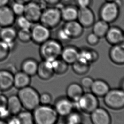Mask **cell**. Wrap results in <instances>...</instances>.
<instances>
[{"label":"cell","instance_id":"cell-22","mask_svg":"<svg viewBox=\"0 0 124 124\" xmlns=\"http://www.w3.org/2000/svg\"><path fill=\"white\" fill-rule=\"evenodd\" d=\"M90 89L97 97H103L110 89L107 83L101 79L94 80Z\"/></svg>","mask_w":124,"mask_h":124},{"label":"cell","instance_id":"cell-6","mask_svg":"<svg viewBox=\"0 0 124 124\" xmlns=\"http://www.w3.org/2000/svg\"><path fill=\"white\" fill-rule=\"evenodd\" d=\"M120 12V6L116 1H106L99 10L100 19L110 23L117 19Z\"/></svg>","mask_w":124,"mask_h":124},{"label":"cell","instance_id":"cell-27","mask_svg":"<svg viewBox=\"0 0 124 124\" xmlns=\"http://www.w3.org/2000/svg\"><path fill=\"white\" fill-rule=\"evenodd\" d=\"M98 58V55L95 50L83 49L79 50V57L78 60L90 64L97 60Z\"/></svg>","mask_w":124,"mask_h":124},{"label":"cell","instance_id":"cell-38","mask_svg":"<svg viewBox=\"0 0 124 124\" xmlns=\"http://www.w3.org/2000/svg\"><path fill=\"white\" fill-rule=\"evenodd\" d=\"M52 101V97L47 92L39 94V102L41 105H49Z\"/></svg>","mask_w":124,"mask_h":124},{"label":"cell","instance_id":"cell-16","mask_svg":"<svg viewBox=\"0 0 124 124\" xmlns=\"http://www.w3.org/2000/svg\"><path fill=\"white\" fill-rule=\"evenodd\" d=\"M13 76L7 69L0 70V92H7L13 87Z\"/></svg>","mask_w":124,"mask_h":124},{"label":"cell","instance_id":"cell-21","mask_svg":"<svg viewBox=\"0 0 124 124\" xmlns=\"http://www.w3.org/2000/svg\"><path fill=\"white\" fill-rule=\"evenodd\" d=\"M31 77L22 71H17L14 74L13 87L18 90L30 85Z\"/></svg>","mask_w":124,"mask_h":124},{"label":"cell","instance_id":"cell-30","mask_svg":"<svg viewBox=\"0 0 124 124\" xmlns=\"http://www.w3.org/2000/svg\"><path fill=\"white\" fill-rule=\"evenodd\" d=\"M20 124H34V117L32 111L25 109L17 115Z\"/></svg>","mask_w":124,"mask_h":124},{"label":"cell","instance_id":"cell-31","mask_svg":"<svg viewBox=\"0 0 124 124\" xmlns=\"http://www.w3.org/2000/svg\"><path fill=\"white\" fill-rule=\"evenodd\" d=\"M73 70L76 74L83 75L86 73L90 68V64L78 60L72 64Z\"/></svg>","mask_w":124,"mask_h":124},{"label":"cell","instance_id":"cell-3","mask_svg":"<svg viewBox=\"0 0 124 124\" xmlns=\"http://www.w3.org/2000/svg\"><path fill=\"white\" fill-rule=\"evenodd\" d=\"M63 48L60 42L50 38L40 44L39 51L43 60L52 62L60 56Z\"/></svg>","mask_w":124,"mask_h":124},{"label":"cell","instance_id":"cell-28","mask_svg":"<svg viewBox=\"0 0 124 124\" xmlns=\"http://www.w3.org/2000/svg\"><path fill=\"white\" fill-rule=\"evenodd\" d=\"M92 26V32L100 38L105 37L110 27L109 23L101 19L95 21Z\"/></svg>","mask_w":124,"mask_h":124},{"label":"cell","instance_id":"cell-35","mask_svg":"<svg viewBox=\"0 0 124 124\" xmlns=\"http://www.w3.org/2000/svg\"><path fill=\"white\" fill-rule=\"evenodd\" d=\"M16 23L20 29H31L32 28V23L24 15L19 16Z\"/></svg>","mask_w":124,"mask_h":124},{"label":"cell","instance_id":"cell-41","mask_svg":"<svg viewBox=\"0 0 124 124\" xmlns=\"http://www.w3.org/2000/svg\"><path fill=\"white\" fill-rule=\"evenodd\" d=\"M92 2V0H76L77 5L79 8L89 7Z\"/></svg>","mask_w":124,"mask_h":124},{"label":"cell","instance_id":"cell-20","mask_svg":"<svg viewBox=\"0 0 124 124\" xmlns=\"http://www.w3.org/2000/svg\"><path fill=\"white\" fill-rule=\"evenodd\" d=\"M109 56L114 64L119 65L124 63V45L123 42L119 44L113 45L109 52Z\"/></svg>","mask_w":124,"mask_h":124},{"label":"cell","instance_id":"cell-8","mask_svg":"<svg viewBox=\"0 0 124 124\" xmlns=\"http://www.w3.org/2000/svg\"><path fill=\"white\" fill-rule=\"evenodd\" d=\"M31 30V40L35 43L40 45L50 38V29L41 23L37 24Z\"/></svg>","mask_w":124,"mask_h":124},{"label":"cell","instance_id":"cell-15","mask_svg":"<svg viewBox=\"0 0 124 124\" xmlns=\"http://www.w3.org/2000/svg\"><path fill=\"white\" fill-rule=\"evenodd\" d=\"M15 14L7 5L0 7V26H12L15 21Z\"/></svg>","mask_w":124,"mask_h":124},{"label":"cell","instance_id":"cell-44","mask_svg":"<svg viewBox=\"0 0 124 124\" xmlns=\"http://www.w3.org/2000/svg\"><path fill=\"white\" fill-rule=\"evenodd\" d=\"M9 0H0V7L7 5Z\"/></svg>","mask_w":124,"mask_h":124},{"label":"cell","instance_id":"cell-26","mask_svg":"<svg viewBox=\"0 0 124 124\" xmlns=\"http://www.w3.org/2000/svg\"><path fill=\"white\" fill-rule=\"evenodd\" d=\"M78 8L74 6H64L61 9L62 19L65 22L77 20Z\"/></svg>","mask_w":124,"mask_h":124},{"label":"cell","instance_id":"cell-39","mask_svg":"<svg viewBox=\"0 0 124 124\" xmlns=\"http://www.w3.org/2000/svg\"><path fill=\"white\" fill-rule=\"evenodd\" d=\"M99 38L97 35L93 32L87 35L86 41L88 43L92 45H97L99 41Z\"/></svg>","mask_w":124,"mask_h":124},{"label":"cell","instance_id":"cell-43","mask_svg":"<svg viewBox=\"0 0 124 124\" xmlns=\"http://www.w3.org/2000/svg\"><path fill=\"white\" fill-rule=\"evenodd\" d=\"M46 4L51 5H56L60 3L61 0H43Z\"/></svg>","mask_w":124,"mask_h":124},{"label":"cell","instance_id":"cell-36","mask_svg":"<svg viewBox=\"0 0 124 124\" xmlns=\"http://www.w3.org/2000/svg\"><path fill=\"white\" fill-rule=\"evenodd\" d=\"M57 36V40L62 43H66L70 40L71 38L68 35L67 33L66 32L64 29L62 27V28L59 29L58 31L56 34Z\"/></svg>","mask_w":124,"mask_h":124},{"label":"cell","instance_id":"cell-19","mask_svg":"<svg viewBox=\"0 0 124 124\" xmlns=\"http://www.w3.org/2000/svg\"><path fill=\"white\" fill-rule=\"evenodd\" d=\"M79 50L73 46H67L63 48L61 54V59L68 64H72L78 60Z\"/></svg>","mask_w":124,"mask_h":124},{"label":"cell","instance_id":"cell-47","mask_svg":"<svg viewBox=\"0 0 124 124\" xmlns=\"http://www.w3.org/2000/svg\"><path fill=\"white\" fill-rule=\"evenodd\" d=\"M106 1H115L116 0H105Z\"/></svg>","mask_w":124,"mask_h":124},{"label":"cell","instance_id":"cell-29","mask_svg":"<svg viewBox=\"0 0 124 124\" xmlns=\"http://www.w3.org/2000/svg\"><path fill=\"white\" fill-rule=\"evenodd\" d=\"M52 66L54 73L61 75L65 73L68 68V64L62 59H56L52 62Z\"/></svg>","mask_w":124,"mask_h":124},{"label":"cell","instance_id":"cell-12","mask_svg":"<svg viewBox=\"0 0 124 124\" xmlns=\"http://www.w3.org/2000/svg\"><path fill=\"white\" fill-rule=\"evenodd\" d=\"M17 32L12 26L2 27L0 30V40L8 44L12 51L15 47Z\"/></svg>","mask_w":124,"mask_h":124},{"label":"cell","instance_id":"cell-11","mask_svg":"<svg viewBox=\"0 0 124 124\" xmlns=\"http://www.w3.org/2000/svg\"><path fill=\"white\" fill-rule=\"evenodd\" d=\"M54 108L59 116L65 117L74 110V103L67 97H60L55 101Z\"/></svg>","mask_w":124,"mask_h":124},{"label":"cell","instance_id":"cell-9","mask_svg":"<svg viewBox=\"0 0 124 124\" xmlns=\"http://www.w3.org/2000/svg\"><path fill=\"white\" fill-rule=\"evenodd\" d=\"M42 11L39 3L30 1L25 4L23 15L32 23H37L39 21Z\"/></svg>","mask_w":124,"mask_h":124},{"label":"cell","instance_id":"cell-46","mask_svg":"<svg viewBox=\"0 0 124 124\" xmlns=\"http://www.w3.org/2000/svg\"><path fill=\"white\" fill-rule=\"evenodd\" d=\"M71 0H61V1H62L64 2H69Z\"/></svg>","mask_w":124,"mask_h":124},{"label":"cell","instance_id":"cell-23","mask_svg":"<svg viewBox=\"0 0 124 124\" xmlns=\"http://www.w3.org/2000/svg\"><path fill=\"white\" fill-rule=\"evenodd\" d=\"M7 108L11 115H17L23 108L18 96L11 95L7 97Z\"/></svg>","mask_w":124,"mask_h":124},{"label":"cell","instance_id":"cell-33","mask_svg":"<svg viewBox=\"0 0 124 124\" xmlns=\"http://www.w3.org/2000/svg\"><path fill=\"white\" fill-rule=\"evenodd\" d=\"M17 38L23 43H28L31 40V29H20L17 32Z\"/></svg>","mask_w":124,"mask_h":124},{"label":"cell","instance_id":"cell-34","mask_svg":"<svg viewBox=\"0 0 124 124\" xmlns=\"http://www.w3.org/2000/svg\"><path fill=\"white\" fill-rule=\"evenodd\" d=\"M12 51L8 44L0 40V62L6 60Z\"/></svg>","mask_w":124,"mask_h":124},{"label":"cell","instance_id":"cell-45","mask_svg":"<svg viewBox=\"0 0 124 124\" xmlns=\"http://www.w3.org/2000/svg\"><path fill=\"white\" fill-rule=\"evenodd\" d=\"M15 2L20 3H23L25 4L26 3L30 1L31 0H15Z\"/></svg>","mask_w":124,"mask_h":124},{"label":"cell","instance_id":"cell-2","mask_svg":"<svg viewBox=\"0 0 124 124\" xmlns=\"http://www.w3.org/2000/svg\"><path fill=\"white\" fill-rule=\"evenodd\" d=\"M17 95L23 107L26 110L32 111L40 104L39 94L36 89L30 85L19 89Z\"/></svg>","mask_w":124,"mask_h":124},{"label":"cell","instance_id":"cell-25","mask_svg":"<svg viewBox=\"0 0 124 124\" xmlns=\"http://www.w3.org/2000/svg\"><path fill=\"white\" fill-rule=\"evenodd\" d=\"M84 93L83 88L81 84L76 83L70 84L66 90L67 97L72 102L77 101Z\"/></svg>","mask_w":124,"mask_h":124},{"label":"cell","instance_id":"cell-37","mask_svg":"<svg viewBox=\"0 0 124 124\" xmlns=\"http://www.w3.org/2000/svg\"><path fill=\"white\" fill-rule=\"evenodd\" d=\"M11 8L15 15L18 16L23 15L25 8V4L15 1Z\"/></svg>","mask_w":124,"mask_h":124},{"label":"cell","instance_id":"cell-10","mask_svg":"<svg viewBox=\"0 0 124 124\" xmlns=\"http://www.w3.org/2000/svg\"><path fill=\"white\" fill-rule=\"evenodd\" d=\"M77 20L84 28L92 26L95 21V15L89 7L78 8Z\"/></svg>","mask_w":124,"mask_h":124},{"label":"cell","instance_id":"cell-4","mask_svg":"<svg viewBox=\"0 0 124 124\" xmlns=\"http://www.w3.org/2000/svg\"><path fill=\"white\" fill-rule=\"evenodd\" d=\"M62 20L61 10L56 7H54L43 10L39 21L40 23L51 29L59 25Z\"/></svg>","mask_w":124,"mask_h":124},{"label":"cell","instance_id":"cell-14","mask_svg":"<svg viewBox=\"0 0 124 124\" xmlns=\"http://www.w3.org/2000/svg\"><path fill=\"white\" fill-rule=\"evenodd\" d=\"M105 37L107 41L112 45L124 42L123 31L120 28L117 26L109 27Z\"/></svg>","mask_w":124,"mask_h":124},{"label":"cell","instance_id":"cell-40","mask_svg":"<svg viewBox=\"0 0 124 124\" xmlns=\"http://www.w3.org/2000/svg\"><path fill=\"white\" fill-rule=\"evenodd\" d=\"M93 81L94 80L90 77H85L81 80V85L83 88L90 89Z\"/></svg>","mask_w":124,"mask_h":124},{"label":"cell","instance_id":"cell-18","mask_svg":"<svg viewBox=\"0 0 124 124\" xmlns=\"http://www.w3.org/2000/svg\"><path fill=\"white\" fill-rule=\"evenodd\" d=\"M54 74L52 62L43 60L38 63L37 74L41 79L47 80L51 78Z\"/></svg>","mask_w":124,"mask_h":124},{"label":"cell","instance_id":"cell-24","mask_svg":"<svg viewBox=\"0 0 124 124\" xmlns=\"http://www.w3.org/2000/svg\"><path fill=\"white\" fill-rule=\"evenodd\" d=\"M38 66V63L35 59L27 58L22 62L20 66L21 71L31 77L37 74Z\"/></svg>","mask_w":124,"mask_h":124},{"label":"cell","instance_id":"cell-5","mask_svg":"<svg viewBox=\"0 0 124 124\" xmlns=\"http://www.w3.org/2000/svg\"><path fill=\"white\" fill-rule=\"evenodd\" d=\"M73 102L74 108H77L87 114H90L99 106L97 97L90 92L84 93L77 101Z\"/></svg>","mask_w":124,"mask_h":124},{"label":"cell","instance_id":"cell-13","mask_svg":"<svg viewBox=\"0 0 124 124\" xmlns=\"http://www.w3.org/2000/svg\"><path fill=\"white\" fill-rule=\"evenodd\" d=\"M91 120L94 124H109L111 123V116L108 111L99 106L90 114Z\"/></svg>","mask_w":124,"mask_h":124},{"label":"cell","instance_id":"cell-1","mask_svg":"<svg viewBox=\"0 0 124 124\" xmlns=\"http://www.w3.org/2000/svg\"><path fill=\"white\" fill-rule=\"evenodd\" d=\"M32 111L36 124H54L58 120V114L54 108L49 105L39 104Z\"/></svg>","mask_w":124,"mask_h":124},{"label":"cell","instance_id":"cell-17","mask_svg":"<svg viewBox=\"0 0 124 124\" xmlns=\"http://www.w3.org/2000/svg\"><path fill=\"white\" fill-rule=\"evenodd\" d=\"M63 27L71 39L80 37L84 31V27L77 20L66 22Z\"/></svg>","mask_w":124,"mask_h":124},{"label":"cell","instance_id":"cell-42","mask_svg":"<svg viewBox=\"0 0 124 124\" xmlns=\"http://www.w3.org/2000/svg\"><path fill=\"white\" fill-rule=\"evenodd\" d=\"M7 123L8 124H20L17 115H11L7 120Z\"/></svg>","mask_w":124,"mask_h":124},{"label":"cell","instance_id":"cell-32","mask_svg":"<svg viewBox=\"0 0 124 124\" xmlns=\"http://www.w3.org/2000/svg\"><path fill=\"white\" fill-rule=\"evenodd\" d=\"M66 123L68 124H79L83 121L81 114L76 111H72L65 117Z\"/></svg>","mask_w":124,"mask_h":124},{"label":"cell","instance_id":"cell-7","mask_svg":"<svg viewBox=\"0 0 124 124\" xmlns=\"http://www.w3.org/2000/svg\"><path fill=\"white\" fill-rule=\"evenodd\" d=\"M103 97L106 106L110 108L118 110L124 107V92L123 89H110Z\"/></svg>","mask_w":124,"mask_h":124}]
</instances>
